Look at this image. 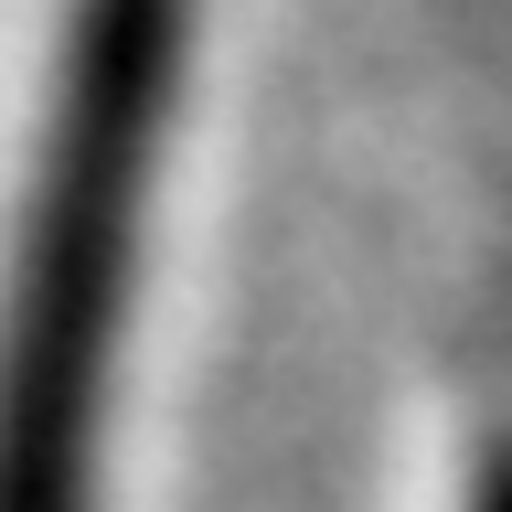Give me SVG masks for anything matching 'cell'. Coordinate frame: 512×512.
I'll return each instance as SVG.
<instances>
[{
	"mask_svg": "<svg viewBox=\"0 0 512 512\" xmlns=\"http://www.w3.org/2000/svg\"><path fill=\"white\" fill-rule=\"evenodd\" d=\"M203 0H64L0 256V512H96L128 374L139 235Z\"/></svg>",
	"mask_w": 512,
	"mask_h": 512,
	"instance_id": "obj_1",
	"label": "cell"
},
{
	"mask_svg": "<svg viewBox=\"0 0 512 512\" xmlns=\"http://www.w3.org/2000/svg\"><path fill=\"white\" fill-rule=\"evenodd\" d=\"M470 512H512V438H491V459L470 480Z\"/></svg>",
	"mask_w": 512,
	"mask_h": 512,
	"instance_id": "obj_2",
	"label": "cell"
}]
</instances>
